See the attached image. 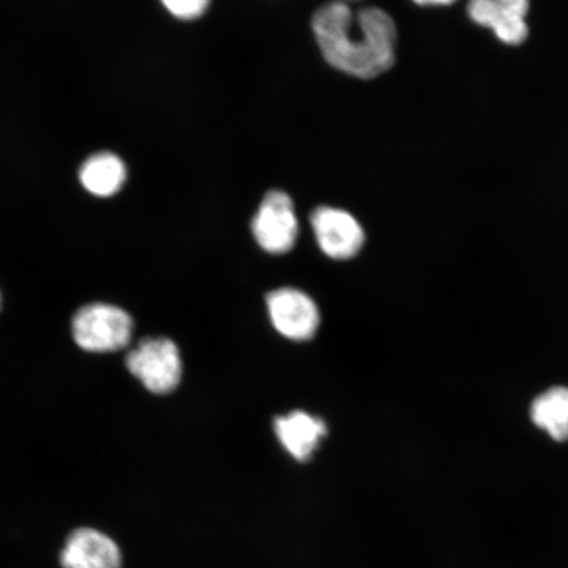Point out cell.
<instances>
[{"label":"cell","mask_w":568,"mask_h":568,"mask_svg":"<svg viewBox=\"0 0 568 568\" xmlns=\"http://www.w3.org/2000/svg\"><path fill=\"white\" fill-rule=\"evenodd\" d=\"M312 31L325 61L345 74L373 80L394 67L396 24L379 7L354 12L335 0L316 10Z\"/></svg>","instance_id":"1"},{"label":"cell","mask_w":568,"mask_h":568,"mask_svg":"<svg viewBox=\"0 0 568 568\" xmlns=\"http://www.w3.org/2000/svg\"><path fill=\"white\" fill-rule=\"evenodd\" d=\"M132 317L116 305H84L73 318V337L81 349L112 353L124 349L132 339Z\"/></svg>","instance_id":"2"},{"label":"cell","mask_w":568,"mask_h":568,"mask_svg":"<svg viewBox=\"0 0 568 568\" xmlns=\"http://www.w3.org/2000/svg\"><path fill=\"white\" fill-rule=\"evenodd\" d=\"M128 371L151 393H172L182 378L180 349L165 337L142 339L136 349L128 354Z\"/></svg>","instance_id":"3"},{"label":"cell","mask_w":568,"mask_h":568,"mask_svg":"<svg viewBox=\"0 0 568 568\" xmlns=\"http://www.w3.org/2000/svg\"><path fill=\"white\" fill-rule=\"evenodd\" d=\"M252 230L255 241L267 253H288L300 233L293 199L283 191H270L253 219Z\"/></svg>","instance_id":"4"},{"label":"cell","mask_w":568,"mask_h":568,"mask_svg":"<svg viewBox=\"0 0 568 568\" xmlns=\"http://www.w3.org/2000/svg\"><path fill=\"white\" fill-rule=\"evenodd\" d=\"M312 230L323 253L333 260H351L365 244V232L349 212L318 207L311 215Z\"/></svg>","instance_id":"5"},{"label":"cell","mask_w":568,"mask_h":568,"mask_svg":"<svg viewBox=\"0 0 568 568\" xmlns=\"http://www.w3.org/2000/svg\"><path fill=\"white\" fill-rule=\"evenodd\" d=\"M266 302L274 328L282 336L307 341L316 335L320 312L307 294L295 288H281L270 293Z\"/></svg>","instance_id":"6"},{"label":"cell","mask_w":568,"mask_h":568,"mask_svg":"<svg viewBox=\"0 0 568 568\" xmlns=\"http://www.w3.org/2000/svg\"><path fill=\"white\" fill-rule=\"evenodd\" d=\"M529 0H468L467 16L475 24L489 28L507 45L528 39Z\"/></svg>","instance_id":"7"},{"label":"cell","mask_w":568,"mask_h":568,"mask_svg":"<svg viewBox=\"0 0 568 568\" xmlns=\"http://www.w3.org/2000/svg\"><path fill=\"white\" fill-rule=\"evenodd\" d=\"M62 568H122L123 554L105 532L82 527L70 532L60 552Z\"/></svg>","instance_id":"8"},{"label":"cell","mask_w":568,"mask_h":568,"mask_svg":"<svg viewBox=\"0 0 568 568\" xmlns=\"http://www.w3.org/2000/svg\"><path fill=\"white\" fill-rule=\"evenodd\" d=\"M275 435L290 456L300 462H307L316 452L320 442L328 433L322 418L295 410L287 416L275 418Z\"/></svg>","instance_id":"9"},{"label":"cell","mask_w":568,"mask_h":568,"mask_svg":"<svg viewBox=\"0 0 568 568\" xmlns=\"http://www.w3.org/2000/svg\"><path fill=\"white\" fill-rule=\"evenodd\" d=\"M82 187L98 197H111L124 187L128 178L125 163L111 152L90 155L78 173Z\"/></svg>","instance_id":"10"},{"label":"cell","mask_w":568,"mask_h":568,"mask_svg":"<svg viewBox=\"0 0 568 568\" xmlns=\"http://www.w3.org/2000/svg\"><path fill=\"white\" fill-rule=\"evenodd\" d=\"M530 416L539 429L558 443L568 442V388L556 387L539 395L531 404Z\"/></svg>","instance_id":"11"},{"label":"cell","mask_w":568,"mask_h":568,"mask_svg":"<svg viewBox=\"0 0 568 568\" xmlns=\"http://www.w3.org/2000/svg\"><path fill=\"white\" fill-rule=\"evenodd\" d=\"M161 3L174 18L193 21L207 12L211 0H161Z\"/></svg>","instance_id":"12"},{"label":"cell","mask_w":568,"mask_h":568,"mask_svg":"<svg viewBox=\"0 0 568 568\" xmlns=\"http://www.w3.org/2000/svg\"><path fill=\"white\" fill-rule=\"evenodd\" d=\"M412 2L422 7H443L457 3L458 0H412Z\"/></svg>","instance_id":"13"},{"label":"cell","mask_w":568,"mask_h":568,"mask_svg":"<svg viewBox=\"0 0 568 568\" xmlns=\"http://www.w3.org/2000/svg\"><path fill=\"white\" fill-rule=\"evenodd\" d=\"M341 2L349 3V2H358V0H341Z\"/></svg>","instance_id":"14"},{"label":"cell","mask_w":568,"mask_h":568,"mask_svg":"<svg viewBox=\"0 0 568 568\" xmlns=\"http://www.w3.org/2000/svg\"><path fill=\"white\" fill-rule=\"evenodd\" d=\"M0 305H2V296H0Z\"/></svg>","instance_id":"15"}]
</instances>
